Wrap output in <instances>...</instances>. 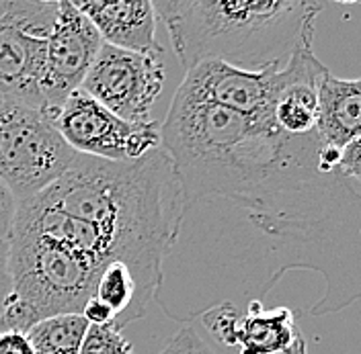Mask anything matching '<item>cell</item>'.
<instances>
[{"label": "cell", "instance_id": "ba28073f", "mask_svg": "<svg viewBox=\"0 0 361 354\" xmlns=\"http://www.w3.org/2000/svg\"><path fill=\"white\" fill-rule=\"evenodd\" d=\"M164 78L166 68L158 56L103 44L80 90L119 119L146 125L154 123L152 107L162 92Z\"/></svg>", "mask_w": 361, "mask_h": 354}, {"label": "cell", "instance_id": "44dd1931", "mask_svg": "<svg viewBox=\"0 0 361 354\" xmlns=\"http://www.w3.org/2000/svg\"><path fill=\"white\" fill-rule=\"evenodd\" d=\"M80 315L89 322V326H107V324L115 322V313H113L111 308L107 303H103L97 295H92L85 303Z\"/></svg>", "mask_w": 361, "mask_h": 354}, {"label": "cell", "instance_id": "2e32d148", "mask_svg": "<svg viewBox=\"0 0 361 354\" xmlns=\"http://www.w3.org/2000/svg\"><path fill=\"white\" fill-rule=\"evenodd\" d=\"M80 354H134V348L113 324H107L89 326Z\"/></svg>", "mask_w": 361, "mask_h": 354}, {"label": "cell", "instance_id": "603a6c76", "mask_svg": "<svg viewBox=\"0 0 361 354\" xmlns=\"http://www.w3.org/2000/svg\"><path fill=\"white\" fill-rule=\"evenodd\" d=\"M8 240H0V315L4 313L6 299L11 295V272H8Z\"/></svg>", "mask_w": 361, "mask_h": 354}, {"label": "cell", "instance_id": "8fae6325", "mask_svg": "<svg viewBox=\"0 0 361 354\" xmlns=\"http://www.w3.org/2000/svg\"><path fill=\"white\" fill-rule=\"evenodd\" d=\"M72 2L94 25L105 45L148 56L162 53V45L157 42L158 15L154 2Z\"/></svg>", "mask_w": 361, "mask_h": 354}, {"label": "cell", "instance_id": "5bb4252c", "mask_svg": "<svg viewBox=\"0 0 361 354\" xmlns=\"http://www.w3.org/2000/svg\"><path fill=\"white\" fill-rule=\"evenodd\" d=\"M94 295L113 310L115 313L113 326L119 332L128 324L142 317V311L137 308V285H135L134 274L119 260H113L103 268Z\"/></svg>", "mask_w": 361, "mask_h": 354}, {"label": "cell", "instance_id": "9c48e42d", "mask_svg": "<svg viewBox=\"0 0 361 354\" xmlns=\"http://www.w3.org/2000/svg\"><path fill=\"white\" fill-rule=\"evenodd\" d=\"M101 47L103 39L94 25L74 6L72 0H60L58 21L47 44L42 80L44 111L54 119L68 96L82 89Z\"/></svg>", "mask_w": 361, "mask_h": 354}, {"label": "cell", "instance_id": "5b68a950", "mask_svg": "<svg viewBox=\"0 0 361 354\" xmlns=\"http://www.w3.org/2000/svg\"><path fill=\"white\" fill-rule=\"evenodd\" d=\"M76 156L49 113L0 101V180L17 205L49 189Z\"/></svg>", "mask_w": 361, "mask_h": 354}, {"label": "cell", "instance_id": "277c9868", "mask_svg": "<svg viewBox=\"0 0 361 354\" xmlns=\"http://www.w3.org/2000/svg\"><path fill=\"white\" fill-rule=\"evenodd\" d=\"M11 295L0 315V332H29L37 322L82 313L105 266L66 246L13 232L8 240Z\"/></svg>", "mask_w": 361, "mask_h": 354}, {"label": "cell", "instance_id": "d6986e66", "mask_svg": "<svg viewBox=\"0 0 361 354\" xmlns=\"http://www.w3.org/2000/svg\"><path fill=\"white\" fill-rule=\"evenodd\" d=\"M17 201L8 187L0 180V240H11L13 229H15V220H17Z\"/></svg>", "mask_w": 361, "mask_h": 354}, {"label": "cell", "instance_id": "ffe728a7", "mask_svg": "<svg viewBox=\"0 0 361 354\" xmlns=\"http://www.w3.org/2000/svg\"><path fill=\"white\" fill-rule=\"evenodd\" d=\"M337 168L345 178L361 180V135L338 152Z\"/></svg>", "mask_w": 361, "mask_h": 354}, {"label": "cell", "instance_id": "ac0fdd59", "mask_svg": "<svg viewBox=\"0 0 361 354\" xmlns=\"http://www.w3.org/2000/svg\"><path fill=\"white\" fill-rule=\"evenodd\" d=\"M158 354H216L214 348L202 338V334L197 332L191 324H185L179 328V332L175 334L166 346Z\"/></svg>", "mask_w": 361, "mask_h": 354}, {"label": "cell", "instance_id": "4fadbf2b", "mask_svg": "<svg viewBox=\"0 0 361 354\" xmlns=\"http://www.w3.org/2000/svg\"><path fill=\"white\" fill-rule=\"evenodd\" d=\"M234 346H238V354H308L293 311L263 310L259 299H252L247 313L240 315Z\"/></svg>", "mask_w": 361, "mask_h": 354}, {"label": "cell", "instance_id": "8992f818", "mask_svg": "<svg viewBox=\"0 0 361 354\" xmlns=\"http://www.w3.org/2000/svg\"><path fill=\"white\" fill-rule=\"evenodd\" d=\"M60 0H0V101L44 111L47 44Z\"/></svg>", "mask_w": 361, "mask_h": 354}, {"label": "cell", "instance_id": "6da1fadb", "mask_svg": "<svg viewBox=\"0 0 361 354\" xmlns=\"http://www.w3.org/2000/svg\"><path fill=\"white\" fill-rule=\"evenodd\" d=\"M160 133L187 207L230 201L248 215L279 217L338 172V150L326 148L318 133L290 137L273 121L230 111L180 89Z\"/></svg>", "mask_w": 361, "mask_h": 354}, {"label": "cell", "instance_id": "3957f363", "mask_svg": "<svg viewBox=\"0 0 361 354\" xmlns=\"http://www.w3.org/2000/svg\"><path fill=\"white\" fill-rule=\"evenodd\" d=\"M158 19L171 33L180 66L224 62L243 70L286 66L314 39L320 2L310 0H162Z\"/></svg>", "mask_w": 361, "mask_h": 354}, {"label": "cell", "instance_id": "7c38bea8", "mask_svg": "<svg viewBox=\"0 0 361 354\" xmlns=\"http://www.w3.org/2000/svg\"><path fill=\"white\" fill-rule=\"evenodd\" d=\"M326 148L343 150L361 135V78H337L331 70L318 82V127Z\"/></svg>", "mask_w": 361, "mask_h": 354}, {"label": "cell", "instance_id": "30bf717a", "mask_svg": "<svg viewBox=\"0 0 361 354\" xmlns=\"http://www.w3.org/2000/svg\"><path fill=\"white\" fill-rule=\"evenodd\" d=\"M286 82V66L243 70L209 60L187 70L179 89L230 111L243 113L261 121H273L275 101Z\"/></svg>", "mask_w": 361, "mask_h": 354}, {"label": "cell", "instance_id": "9a60e30c", "mask_svg": "<svg viewBox=\"0 0 361 354\" xmlns=\"http://www.w3.org/2000/svg\"><path fill=\"white\" fill-rule=\"evenodd\" d=\"M89 322L80 313H64L37 322L27 338L35 354H80Z\"/></svg>", "mask_w": 361, "mask_h": 354}, {"label": "cell", "instance_id": "52a82bcc", "mask_svg": "<svg viewBox=\"0 0 361 354\" xmlns=\"http://www.w3.org/2000/svg\"><path fill=\"white\" fill-rule=\"evenodd\" d=\"M56 127L76 154L111 162L137 160L162 148L160 123H128L85 90H76L68 96L56 115Z\"/></svg>", "mask_w": 361, "mask_h": 354}, {"label": "cell", "instance_id": "7a4b0ae2", "mask_svg": "<svg viewBox=\"0 0 361 354\" xmlns=\"http://www.w3.org/2000/svg\"><path fill=\"white\" fill-rule=\"evenodd\" d=\"M35 199L94 225L109 240L113 260L134 274L137 308L144 315L148 303L158 299L164 265L187 211L179 172L164 148L128 162L78 154Z\"/></svg>", "mask_w": 361, "mask_h": 354}, {"label": "cell", "instance_id": "e0dca14e", "mask_svg": "<svg viewBox=\"0 0 361 354\" xmlns=\"http://www.w3.org/2000/svg\"><path fill=\"white\" fill-rule=\"evenodd\" d=\"M202 320L209 334L224 346H234V336L240 322L238 310L230 301H220L218 305L202 311Z\"/></svg>", "mask_w": 361, "mask_h": 354}, {"label": "cell", "instance_id": "7402d4cb", "mask_svg": "<svg viewBox=\"0 0 361 354\" xmlns=\"http://www.w3.org/2000/svg\"><path fill=\"white\" fill-rule=\"evenodd\" d=\"M0 354H35L27 334L19 330L0 332Z\"/></svg>", "mask_w": 361, "mask_h": 354}]
</instances>
